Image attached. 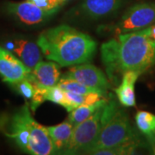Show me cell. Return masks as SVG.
Here are the masks:
<instances>
[{"label": "cell", "instance_id": "9c48e42d", "mask_svg": "<svg viewBox=\"0 0 155 155\" xmlns=\"http://www.w3.org/2000/svg\"><path fill=\"white\" fill-rule=\"evenodd\" d=\"M5 9L9 15L28 26L41 24L54 15V13L42 10L28 0L20 3L8 2Z\"/></svg>", "mask_w": 155, "mask_h": 155}, {"label": "cell", "instance_id": "2e32d148", "mask_svg": "<svg viewBox=\"0 0 155 155\" xmlns=\"http://www.w3.org/2000/svg\"><path fill=\"white\" fill-rule=\"evenodd\" d=\"M107 103H108V100L103 98L102 100H100L99 102L92 104H83V105L78 106L70 112L67 120L71 122L73 126H76L78 123L86 120L91 115H93L99 108L105 105Z\"/></svg>", "mask_w": 155, "mask_h": 155}, {"label": "cell", "instance_id": "9a60e30c", "mask_svg": "<svg viewBox=\"0 0 155 155\" xmlns=\"http://www.w3.org/2000/svg\"><path fill=\"white\" fill-rule=\"evenodd\" d=\"M134 119L139 131L147 140L151 149L155 153V115L148 111L140 110Z\"/></svg>", "mask_w": 155, "mask_h": 155}, {"label": "cell", "instance_id": "8fae6325", "mask_svg": "<svg viewBox=\"0 0 155 155\" xmlns=\"http://www.w3.org/2000/svg\"><path fill=\"white\" fill-rule=\"evenodd\" d=\"M8 48H11L12 52L31 70H33L42 60V52H41L38 44L28 40H15L11 44H8Z\"/></svg>", "mask_w": 155, "mask_h": 155}, {"label": "cell", "instance_id": "52a82bcc", "mask_svg": "<svg viewBox=\"0 0 155 155\" xmlns=\"http://www.w3.org/2000/svg\"><path fill=\"white\" fill-rule=\"evenodd\" d=\"M62 78L74 79L91 88L97 90L106 94L107 90L110 88V81L98 67L91 64H79L72 67L62 75Z\"/></svg>", "mask_w": 155, "mask_h": 155}, {"label": "cell", "instance_id": "3957f363", "mask_svg": "<svg viewBox=\"0 0 155 155\" xmlns=\"http://www.w3.org/2000/svg\"><path fill=\"white\" fill-rule=\"evenodd\" d=\"M0 133L26 153L54 154L47 127L34 119L28 103L11 113L0 115Z\"/></svg>", "mask_w": 155, "mask_h": 155}, {"label": "cell", "instance_id": "d6986e66", "mask_svg": "<svg viewBox=\"0 0 155 155\" xmlns=\"http://www.w3.org/2000/svg\"><path fill=\"white\" fill-rule=\"evenodd\" d=\"M12 86L18 92V94L27 100H31L35 91V85L29 78H24L17 84H12Z\"/></svg>", "mask_w": 155, "mask_h": 155}, {"label": "cell", "instance_id": "44dd1931", "mask_svg": "<svg viewBox=\"0 0 155 155\" xmlns=\"http://www.w3.org/2000/svg\"><path fill=\"white\" fill-rule=\"evenodd\" d=\"M42 10L55 14L62 5L61 0H28Z\"/></svg>", "mask_w": 155, "mask_h": 155}, {"label": "cell", "instance_id": "7c38bea8", "mask_svg": "<svg viewBox=\"0 0 155 155\" xmlns=\"http://www.w3.org/2000/svg\"><path fill=\"white\" fill-rule=\"evenodd\" d=\"M29 78L35 84L45 87H51L57 85L61 78V72L59 65L54 62L41 61L32 70Z\"/></svg>", "mask_w": 155, "mask_h": 155}, {"label": "cell", "instance_id": "277c9868", "mask_svg": "<svg viewBox=\"0 0 155 155\" xmlns=\"http://www.w3.org/2000/svg\"><path fill=\"white\" fill-rule=\"evenodd\" d=\"M139 140V134L132 126L127 112L121 109L115 100H111L104 107L99 133L84 153L92 154L97 150L130 144Z\"/></svg>", "mask_w": 155, "mask_h": 155}, {"label": "cell", "instance_id": "4fadbf2b", "mask_svg": "<svg viewBox=\"0 0 155 155\" xmlns=\"http://www.w3.org/2000/svg\"><path fill=\"white\" fill-rule=\"evenodd\" d=\"M141 73L139 71H127L122 75V82L115 89V92L122 106L134 107L136 105L134 85Z\"/></svg>", "mask_w": 155, "mask_h": 155}, {"label": "cell", "instance_id": "30bf717a", "mask_svg": "<svg viewBox=\"0 0 155 155\" xmlns=\"http://www.w3.org/2000/svg\"><path fill=\"white\" fill-rule=\"evenodd\" d=\"M122 6V0H83L72 10L71 15L89 19H98L110 16Z\"/></svg>", "mask_w": 155, "mask_h": 155}, {"label": "cell", "instance_id": "e0dca14e", "mask_svg": "<svg viewBox=\"0 0 155 155\" xmlns=\"http://www.w3.org/2000/svg\"><path fill=\"white\" fill-rule=\"evenodd\" d=\"M57 85L60 86L61 89H63L64 91H70V92L76 93V94H88L90 92H99L101 94L105 95L104 93L101 92L97 90L88 87L83 84L79 83L76 80L71 79V78H66L61 77L58 84H57Z\"/></svg>", "mask_w": 155, "mask_h": 155}, {"label": "cell", "instance_id": "8992f818", "mask_svg": "<svg viewBox=\"0 0 155 155\" xmlns=\"http://www.w3.org/2000/svg\"><path fill=\"white\" fill-rule=\"evenodd\" d=\"M104 107V105L86 120L73 127L72 136L63 150L62 154L84 153L87 151L99 133Z\"/></svg>", "mask_w": 155, "mask_h": 155}, {"label": "cell", "instance_id": "ffe728a7", "mask_svg": "<svg viewBox=\"0 0 155 155\" xmlns=\"http://www.w3.org/2000/svg\"><path fill=\"white\" fill-rule=\"evenodd\" d=\"M35 91L34 93L33 97L31 98L30 102V110L32 111H35L36 109L38 108L41 104H42L46 99V95H47V91L48 87L38 85V84H35Z\"/></svg>", "mask_w": 155, "mask_h": 155}, {"label": "cell", "instance_id": "5b68a950", "mask_svg": "<svg viewBox=\"0 0 155 155\" xmlns=\"http://www.w3.org/2000/svg\"><path fill=\"white\" fill-rule=\"evenodd\" d=\"M155 23V3H139L130 7L116 23L101 25L100 34L117 36L141 30Z\"/></svg>", "mask_w": 155, "mask_h": 155}, {"label": "cell", "instance_id": "ac0fdd59", "mask_svg": "<svg viewBox=\"0 0 155 155\" xmlns=\"http://www.w3.org/2000/svg\"><path fill=\"white\" fill-rule=\"evenodd\" d=\"M46 99L64 107L67 110V112L70 111V104H69L66 92L63 89H61L58 85L48 87Z\"/></svg>", "mask_w": 155, "mask_h": 155}, {"label": "cell", "instance_id": "7402d4cb", "mask_svg": "<svg viewBox=\"0 0 155 155\" xmlns=\"http://www.w3.org/2000/svg\"><path fill=\"white\" fill-rule=\"evenodd\" d=\"M145 30H146V32H147V35L149 36L150 38L155 41V23L145 28Z\"/></svg>", "mask_w": 155, "mask_h": 155}, {"label": "cell", "instance_id": "6da1fadb", "mask_svg": "<svg viewBox=\"0 0 155 155\" xmlns=\"http://www.w3.org/2000/svg\"><path fill=\"white\" fill-rule=\"evenodd\" d=\"M101 58L110 83H119L127 71L142 73L155 65V41L146 30L122 34L101 46Z\"/></svg>", "mask_w": 155, "mask_h": 155}, {"label": "cell", "instance_id": "7a4b0ae2", "mask_svg": "<svg viewBox=\"0 0 155 155\" xmlns=\"http://www.w3.org/2000/svg\"><path fill=\"white\" fill-rule=\"evenodd\" d=\"M37 44L43 55L60 67L90 62L97 51V42L89 35L67 24L43 31Z\"/></svg>", "mask_w": 155, "mask_h": 155}, {"label": "cell", "instance_id": "603a6c76", "mask_svg": "<svg viewBox=\"0 0 155 155\" xmlns=\"http://www.w3.org/2000/svg\"><path fill=\"white\" fill-rule=\"evenodd\" d=\"M61 1L62 5H65L67 3H68V2H71V1H72V0H61Z\"/></svg>", "mask_w": 155, "mask_h": 155}, {"label": "cell", "instance_id": "ba28073f", "mask_svg": "<svg viewBox=\"0 0 155 155\" xmlns=\"http://www.w3.org/2000/svg\"><path fill=\"white\" fill-rule=\"evenodd\" d=\"M29 69L17 55L0 46V77L3 81L15 84L31 74Z\"/></svg>", "mask_w": 155, "mask_h": 155}, {"label": "cell", "instance_id": "5bb4252c", "mask_svg": "<svg viewBox=\"0 0 155 155\" xmlns=\"http://www.w3.org/2000/svg\"><path fill=\"white\" fill-rule=\"evenodd\" d=\"M73 125L68 120L56 126L47 127L53 143L54 154L62 153L72 136Z\"/></svg>", "mask_w": 155, "mask_h": 155}]
</instances>
